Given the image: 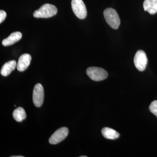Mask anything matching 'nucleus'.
<instances>
[{
	"label": "nucleus",
	"mask_w": 157,
	"mask_h": 157,
	"mask_svg": "<svg viewBox=\"0 0 157 157\" xmlns=\"http://www.w3.org/2000/svg\"><path fill=\"white\" fill-rule=\"evenodd\" d=\"M57 11V9L55 6L45 4L34 12L33 16L36 18H48L55 15Z\"/></svg>",
	"instance_id": "f257e3e1"
},
{
	"label": "nucleus",
	"mask_w": 157,
	"mask_h": 157,
	"mask_svg": "<svg viewBox=\"0 0 157 157\" xmlns=\"http://www.w3.org/2000/svg\"><path fill=\"white\" fill-rule=\"evenodd\" d=\"M104 18L108 25L114 29L118 28L120 25L119 16L115 10L112 8H108L104 11Z\"/></svg>",
	"instance_id": "f03ea898"
},
{
	"label": "nucleus",
	"mask_w": 157,
	"mask_h": 157,
	"mask_svg": "<svg viewBox=\"0 0 157 157\" xmlns=\"http://www.w3.org/2000/svg\"><path fill=\"white\" fill-rule=\"evenodd\" d=\"M86 74L92 80L100 81L107 78L108 73L103 68L98 67H90L86 70Z\"/></svg>",
	"instance_id": "7ed1b4c3"
},
{
	"label": "nucleus",
	"mask_w": 157,
	"mask_h": 157,
	"mask_svg": "<svg viewBox=\"0 0 157 157\" xmlns=\"http://www.w3.org/2000/svg\"><path fill=\"white\" fill-rule=\"evenodd\" d=\"M71 6L74 14L78 18L83 19L86 17L87 10L82 0H72Z\"/></svg>",
	"instance_id": "20e7f679"
},
{
	"label": "nucleus",
	"mask_w": 157,
	"mask_h": 157,
	"mask_svg": "<svg viewBox=\"0 0 157 157\" xmlns=\"http://www.w3.org/2000/svg\"><path fill=\"white\" fill-rule=\"evenodd\" d=\"M134 62L137 70L140 72L144 71L147 63V59L145 52L142 50H138L135 54Z\"/></svg>",
	"instance_id": "39448f33"
},
{
	"label": "nucleus",
	"mask_w": 157,
	"mask_h": 157,
	"mask_svg": "<svg viewBox=\"0 0 157 157\" xmlns=\"http://www.w3.org/2000/svg\"><path fill=\"white\" fill-rule=\"evenodd\" d=\"M33 102L35 106L40 107L43 104L44 98V89L42 84L37 83L35 85L33 91Z\"/></svg>",
	"instance_id": "423d86ee"
},
{
	"label": "nucleus",
	"mask_w": 157,
	"mask_h": 157,
	"mask_svg": "<svg viewBox=\"0 0 157 157\" xmlns=\"http://www.w3.org/2000/svg\"><path fill=\"white\" fill-rule=\"evenodd\" d=\"M69 130L67 127H63L56 130L52 135L49 139V142L51 144H57L61 142L68 136Z\"/></svg>",
	"instance_id": "0eeeda50"
},
{
	"label": "nucleus",
	"mask_w": 157,
	"mask_h": 157,
	"mask_svg": "<svg viewBox=\"0 0 157 157\" xmlns=\"http://www.w3.org/2000/svg\"><path fill=\"white\" fill-rule=\"evenodd\" d=\"M31 59L32 57L29 54H24L21 56L17 64V69L18 71L23 72L26 70L30 64Z\"/></svg>",
	"instance_id": "6e6552de"
},
{
	"label": "nucleus",
	"mask_w": 157,
	"mask_h": 157,
	"mask_svg": "<svg viewBox=\"0 0 157 157\" xmlns=\"http://www.w3.org/2000/svg\"><path fill=\"white\" fill-rule=\"evenodd\" d=\"M22 36V34L20 32H14L12 33L8 38L4 39L2 43L4 46H9L19 41Z\"/></svg>",
	"instance_id": "1a4fd4ad"
},
{
	"label": "nucleus",
	"mask_w": 157,
	"mask_h": 157,
	"mask_svg": "<svg viewBox=\"0 0 157 157\" xmlns=\"http://www.w3.org/2000/svg\"><path fill=\"white\" fill-rule=\"evenodd\" d=\"M144 11L154 14L157 12V0H144L143 3Z\"/></svg>",
	"instance_id": "9d476101"
},
{
	"label": "nucleus",
	"mask_w": 157,
	"mask_h": 157,
	"mask_svg": "<svg viewBox=\"0 0 157 157\" xmlns=\"http://www.w3.org/2000/svg\"><path fill=\"white\" fill-rule=\"evenodd\" d=\"M17 66V63L15 60H11L6 63L1 70V74L2 76H6L9 75Z\"/></svg>",
	"instance_id": "9b49d317"
},
{
	"label": "nucleus",
	"mask_w": 157,
	"mask_h": 157,
	"mask_svg": "<svg viewBox=\"0 0 157 157\" xmlns=\"http://www.w3.org/2000/svg\"><path fill=\"white\" fill-rule=\"evenodd\" d=\"M101 133L105 138L108 139L114 140L117 139L120 136L119 133L115 130L107 127L102 129Z\"/></svg>",
	"instance_id": "f8f14e48"
},
{
	"label": "nucleus",
	"mask_w": 157,
	"mask_h": 157,
	"mask_svg": "<svg viewBox=\"0 0 157 157\" xmlns=\"http://www.w3.org/2000/svg\"><path fill=\"white\" fill-rule=\"evenodd\" d=\"M14 119L17 122H21L26 117V114L25 109L22 107H19L14 109L13 113Z\"/></svg>",
	"instance_id": "ddd939ff"
},
{
	"label": "nucleus",
	"mask_w": 157,
	"mask_h": 157,
	"mask_svg": "<svg viewBox=\"0 0 157 157\" xmlns=\"http://www.w3.org/2000/svg\"><path fill=\"white\" fill-rule=\"evenodd\" d=\"M149 110L157 117V101H153L149 106Z\"/></svg>",
	"instance_id": "4468645a"
},
{
	"label": "nucleus",
	"mask_w": 157,
	"mask_h": 157,
	"mask_svg": "<svg viewBox=\"0 0 157 157\" xmlns=\"http://www.w3.org/2000/svg\"><path fill=\"white\" fill-rule=\"evenodd\" d=\"M6 15H7V14H6V11H3V10L0 11V23H2L6 19Z\"/></svg>",
	"instance_id": "2eb2a0df"
},
{
	"label": "nucleus",
	"mask_w": 157,
	"mask_h": 157,
	"mask_svg": "<svg viewBox=\"0 0 157 157\" xmlns=\"http://www.w3.org/2000/svg\"><path fill=\"white\" fill-rule=\"evenodd\" d=\"M11 157H24L23 156H11Z\"/></svg>",
	"instance_id": "dca6fc26"
},
{
	"label": "nucleus",
	"mask_w": 157,
	"mask_h": 157,
	"mask_svg": "<svg viewBox=\"0 0 157 157\" xmlns=\"http://www.w3.org/2000/svg\"><path fill=\"white\" fill-rule=\"evenodd\" d=\"M80 157H87L86 156H80Z\"/></svg>",
	"instance_id": "f3484780"
}]
</instances>
